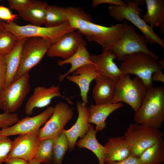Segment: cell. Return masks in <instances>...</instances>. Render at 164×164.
<instances>
[{"label": "cell", "instance_id": "obj_1", "mask_svg": "<svg viewBox=\"0 0 164 164\" xmlns=\"http://www.w3.org/2000/svg\"><path fill=\"white\" fill-rule=\"evenodd\" d=\"M135 122L159 129L164 121L163 86L147 89L146 94L140 107L135 112Z\"/></svg>", "mask_w": 164, "mask_h": 164}, {"label": "cell", "instance_id": "obj_2", "mask_svg": "<svg viewBox=\"0 0 164 164\" xmlns=\"http://www.w3.org/2000/svg\"><path fill=\"white\" fill-rule=\"evenodd\" d=\"M0 23L3 29L12 33L17 41L23 38L37 37L44 39L51 44L64 34L76 30L68 22L53 27H42L31 24L21 26L14 22H4L1 20Z\"/></svg>", "mask_w": 164, "mask_h": 164}, {"label": "cell", "instance_id": "obj_3", "mask_svg": "<svg viewBox=\"0 0 164 164\" xmlns=\"http://www.w3.org/2000/svg\"><path fill=\"white\" fill-rule=\"evenodd\" d=\"M119 68L121 76L130 74L136 75L146 89L153 86L152 74L163 69L152 56L142 52L127 56L121 61Z\"/></svg>", "mask_w": 164, "mask_h": 164}, {"label": "cell", "instance_id": "obj_4", "mask_svg": "<svg viewBox=\"0 0 164 164\" xmlns=\"http://www.w3.org/2000/svg\"><path fill=\"white\" fill-rule=\"evenodd\" d=\"M127 6L110 5L108 9L110 15L117 21L120 22L126 19L133 24L142 32L148 43H157L164 48V40L159 37L149 26L140 16L141 10L135 3L125 0Z\"/></svg>", "mask_w": 164, "mask_h": 164}, {"label": "cell", "instance_id": "obj_5", "mask_svg": "<svg viewBox=\"0 0 164 164\" xmlns=\"http://www.w3.org/2000/svg\"><path fill=\"white\" fill-rule=\"evenodd\" d=\"M115 82V94L111 103L124 102L136 111L146 93L147 89L142 80L137 77L132 79L129 74H126L120 76Z\"/></svg>", "mask_w": 164, "mask_h": 164}, {"label": "cell", "instance_id": "obj_6", "mask_svg": "<svg viewBox=\"0 0 164 164\" xmlns=\"http://www.w3.org/2000/svg\"><path fill=\"white\" fill-rule=\"evenodd\" d=\"M163 135L159 129L135 122L129 125L124 136L131 155L139 157L146 149L163 138Z\"/></svg>", "mask_w": 164, "mask_h": 164}, {"label": "cell", "instance_id": "obj_7", "mask_svg": "<svg viewBox=\"0 0 164 164\" xmlns=\"http://www.w3.org/2000/svg\"><path fill=\"white\" fill-rule=\"evenodd\" d=\"M123 29L121 38L107 50L114 53L119 61L134 53L142 52L152 56L157 62L158 56L147 47L145 37L136 32L133 26L126 23H123Z\"/></svg>", "mask_w": 164, "mask_h": 164}, {"label": "cell", "instance_id": "obj_8", "mask_svg": "<svg viewBox=\"0 0 164 164\" xmlns=\"http://www.w3.org/2000/svg\"><path fill=\"white\" fill-rule=\"evenodd\" d=\"M50 44L42 38H26L22 49L20 65L14 80L29 73L38 64L46 54Z\"/></svg>", "mask_w": 164, "mask_h": 164}, {"label": "cell", "instance_id": "obj_9", "mask_svg": "<svg viewBox=\"0 0 164 164\" xmlns=\"http://www.w3.org/2000/svg\"><path fill=\"white\" fill-rule=\"evenodd\" d=\"M29 73L14 79L0 91V109L14 113L21 106L30 90Z\"/></svg>", "mask_w": 164, "mask_h": 164}, {"label": "cell", "instance_id": "obj_10", "mask_svg": "<svg viewBox=\"0 0 164 164\" xmlns=\"http://www.w3.org/2000/svg\"><path fill=\"white\" fill-rule=\"evenodd\" d=\"M54 107L52 115L39 131L41 140L55 138L73 117V110L67 104L60 102L56 103Z\"/></svg>", "mask_w": 164, "mask_h": 164}, {"label": "cell", "instance_id": "obj_11", "mask_svg": "<svg viewBox=\"0 0 164 164\" xmlns=\"http://www.w3.org/2000/svg\"><path fill=\"white\" fill-rule=\"evenodd\" d=\"M54 107H48L39 114L33 116H28L19 120L11 126L0 130V135L7 136L28 134L38 131L40 127L49 119L53 114Z\"/></svg>", "mask_w": 164, "mask_h": 164}, {"label": "cell", "instance_id": "obj_12", "mask_svg": "<svg viewBox=\"0 0 164 164\" xmlns=\"http://www.w3.org/2000/svg\"><path fill=\"white\" fill-rule=\"evenodd\" d=\"M39 130L19 135L15 138L12 141L11 149L6 159L17 158L28 162L32 159L41 141L39 136Z\"/></svg>", "mask_w": 164, "mask_h": 164}, {"label": "cell", "instance_id": "obj_13", "mask_svg": "<svg viewBox=\"0 0 164 164\" xmlns=\"http://www.w3.org/2000/svg\"><path fill=\"white\" fill-rule=\"evenodd\" d=\"M84 41L82 35L73 31L66 33L50 44L46 54L65 60L72 56L80 44Z\"/></svg>", "mask_w": 164, "mask_h": 164}, {"label": "cell", "instance_id": "obj_14", "mask_svg": "<svg viewBox=\"0 0 164 164\" xmlns=\"http://www.w3.org/2000/svg\"><path fill=\"white\" fill-rule=\"evenodd\" d=\"M89 31L92 41L100 45L103 50H107L121 38L123 24H118L106 27L88 22Z\"/></svg>", "mask_w": 164, "mask_h": 164}, {"label": "cell", "instance_id": "obj_15", "mask_svg": "<svg viewBox=\"0 0 164 164\" xmlns=\"http://www.w3.org/2000/svg\"><path fill=\"white\" fill-rule=\"evenodd\" d=\"M56 97L64 98L70 103H73L69 99L62 95L59 87L54 84L49 88L41 86L36 87L32 95L27 100L25 107L26 114L31 115L35 108H42L48 106L52 99Z\"/></svg>", "mask_w": 164, "mask_h": 164}, {"label": "cell", "instance_id": "obj_16", "mask_svg": "<svg viewBox=\"0 0 164 164\" xmlns=\"http://www.w3.org/2000/svg\"><path fill=\"white\" fill-rule=\"evenodd\" d=\"M76 105L78 115L75 123L69 129H63L62 132L68 138L70 151L74 149L78 138L84 137L92 125L88 122L89 113L87 105L78 101Z\"/></svg>", "mask_w": 164, "mask_h": 164}, {"label": "cell", "instance_id": "obj_17", "mask_svg": "<svg viewBox=\"0 0 164 164\" xmlns=\"http://www.w3.org/2000/svg\"><path fill=\"white\" fill-rule=\"evenodd\" d=\"M100 75L94 65L88 64L81 67L66 78L69 81L76 84L80 91V95L83 103H88L87 94L91 82Z\"/></svg>", "mask_w": 164, "mask_h": 164}, {"label": "cell", "instance_id": "obj_18", "mask_svg": "<svg viewBox=\"0 0 164 164\" xmlns=\"http://www.w3.org/2000/svg\"><path fill=\"white\" fill-rule=\"evenodd\" d=\"M117 56L110 50H103L97 54H90V59L101 76L110 78L115 81L121 76L119 68L114 61Z\"/></svg>", "mask_w": 164, "mask_h": 164}, {"label": "cell", "instance_id": "obj_19", "mask_svg": "<svg viewBox=\"0 0 164 164\" xmlns=\"http://www.w3.org/2000/svg\"><path fill=\"white\" fill-rule=\"evenodd\" d=\"M130 155L129 148L124 136L110 137L104 145L105 163L121 161Z\"/></svg>", "mask_w": 164, "mask_h": 164}, {"label": "cell", "instance_id": "obj_20", "mask_svg": "<svg viewBox=\"0 0 164 164\" xmlns=\"http://www.w3.org/2000/svg\"><path fill=\"white\" fill-rule=\"evenodd\" d=\"M123 106L122 102L97 105L91 104L88 108L89 113L88 122L96 125L95 130L97 132L102 131L106 127L105 120L108 116Z\"/></svg>", "mask_w": 164, "mask_h": 164}, {"label": "cell", "instance_id": "obj_21", "mask_svg": "<svg viewBox=\"0 0 164 164\" xmlns=\"http://www.w3.org/2000/svg\"><path fill=\"white\" fill-rule=\"evenodd\" d=\"M63 9L71 26L78 30V32L84 36L88 41H92L88 26V22L92 21L90 15L78 7L70 6L63 8Z\"/></svg>", "mask_w": 164, "mask_h": 164}, {"label": "cell", "instance_id": "obj_22", "mask_svg": "<svg viewBox=\"0 0 164 164\" xmlns=\"http://www.w3.org/2000/svg\"><path fill=\"white\" fill-rule=\"evenodd\" d=\"M94 80L96 84L93 89L92 97L95 104L111 103L115 94V81L103 76H99Z\"/></svg>", "mask_w": 164, "mask_h": 164}, {"label": "cell", "instance_id": "obj_23", "mask_svg": "<svg viewBox=\"0 0 164 164\" xmlns=\"http://www.w3.org/2000/svg\"><path fill=\"white\" fill-rule=\"evenodd\" d=\"M147 12L142 19L152 29L159 28L161 34L164 32V0H145Z\"/></svg>", "mask_w": 164, "mask_h": 164}, {"label": "cell", "instance_id": "obj_24", "mask_svg": "<svg viewBox=\"0 0 164 164\" xmlns=\"http://www.w3.org/2000/svg\"><path fill=\"white\" fill-rule=\"evenodd\" d=\"M67 63L71 64V67L66 73L60 75L58 79L60 82L63 81L67 76L79 68L88 64L94 65L90 60V54L86 47L84 41L80 44L77 51L72 56L67 59L60 60L57 63L60 66Z\"/></svg>", "mask_w": 164, "mask_h": 164}, {"label": "cell", "instance_id": "obj_25", "mask_svg": "<svg viewBox=\"0 0 164 164\" xmlns=\"http://www.w3.org/2000/svg\"><path fill=\"white\" fill-rule=\"evenodd\" d=\"M26 39L18 40L12 50L3 55L6 67L5 80L4 88L14 80L20 65L22 49Z\"/></svg>", "mask_w": 164, "mask_h": 164}, {"label": "cell", "instance_id": "obj_26", "mask_svg": "<svg viewBox=\"0 0 164 164\" xmlns=\"http://www.w3.org/2000/svg\"><path fill=\"white\" fill-rule=\"evenodd\" d=\"M48 5L45 2L33 1L30 4L18 11L23 19L31 25L41 26L44 24Z\"/></svg>", "mask_w": 164, "mask_h": 164}, {"label": "cell", "instance_id": "obj_27", "mask_svg": "<svg viewBox=\"0 0 164 164\" xmlns=\"http://www.w3.org/2000/svg\"><path fill=\"white\" fill-rule=\"evenodd\" d=\"M97 132L91 125L84 136L76 143L79 148H86L91 151L96 156L99 164H105L104 156V146L97 141L96 135Z\"/></svg>", "mask_w": 164, "mask_h": 164}, {"label": "cell", "instance_id": "obj_28", "mask_svg": "<svg viewBox=\"0 0 164 164\" xmlns=\"http://www.w3.org/2000/svg\"><path fill=\"white\" fill-rule=\"evenodd\" d=\"M143 164H162L164 162L163 138L146 149L139 157Z\"/></svg>", "mask_w": 164, "mask_h": 164}, {"label": "cell", "instance_id": "obj_29", "mask_svg": "<svg viewBox=\"0 0 164 164\" xmlns=\"http://www.w3.org/2000/svg\"><path fill=\"white\" fill-rule=\"evenodd\" d=\"M67 22V18L63 8L48 5L44 22L45 27L57 26Z\"/></svg>", "mask_w": 164, "mask_h": 164}, {"label": "cell", "instance_id": "obj_30", "mask_svg": "<svg viewBox=\"0 0 164 164\" xmlns=\"http://www.w3.org/2000/svg\"><path fill=\"white\" fill-rule=\"evenodd\" d=\"M69 142L66 135L61 132L54 138L53 146L52 164H62L67 151Z\"/></svg>", "mask_w": 164, "mask_h": 164}, {"label": "cell", "instance_id": "obj_31", "mask_svg": "<svg viewBox=\"0 0 164 164\" xmlns=\"http://www.w3.org/2000/svg\"><path fill=\"white\" fill-rule=\"evenodd\" d=\"M54 138L41 140L34 155V158L41 163H53V146Z\"/></svg>", "mask_w": 164, "mask_h": 164}, {"label": "cell", "instance_id": "obj_32", "mask_svg": "<svg viewBox=\"0 0 164 164\" xmlns=\"http://www.w3.org/2000/svg\"><path fill=\"white\" fill-rule=\"evenodd\" d=\"M14 35L11 32L5 30L0 32V54H6L14 48L16 43Z\"/></svg>", "mask_w": 164, "mask_h": 164}, {"label": "cell", "instance_id": "obj_33", "mask_svg": "<svg viewBox=\"0 0 164 164\" xmlns=\"http://www.w3.org/2000/svg\"><path fill=\"white\" fill-rule=\"evenodd\" d=\"M12 141L8 137L0 135V164L5 162L11 149Z\"/></svg>", "mask_w": 164, "mask_h": 164}, {"label": "cell", "instance_id": "obj_34", "mask_svg": "<svg viewBox=\"0 0 164 164\" xmlns=\"http://www.w3.org/2000/svg\"><path fill=\"white\" fill-rule=\"evenodd\" d=\"M17 113H8L4 112L0 114V128H7L15 124L19 120Z\"/></svg>", "mask_w": 164, "mask_h": 164}, {"label": "cell", "instance_id": "obj_35", "mask_svg": "<svg viewBox=\"0 0 164 164\" xmlns=\"http://www.w3.org/2000/svg\"><path fill=\"white\" fill-rule=\"evenodd\" d=\"M18 18V15L13 14L8 8L0 5V20L7 21L6 22H13Z\"/></svg>", "mask_w": 164, "mask_h": 164}, {"label": "cell", "instance_id": "obj_36", "mask_svg": "<svg viewBox=\"0 0 164 164\" xmlns=\"http://www.w3.org/2000/svg\"><path fill=\"white\" fill-rule=\"evenodd\" d=\"M10 8L18 12L24 9L33 1L32 0H8Z\"/></svg>", "mask_w": 164, "mask_h": 164}, {"label": "cell", "instance_id": "obj_37", "mask_svg": "<svg viewBox=\"0 0 164 164\" xmlns=\"http://www.w3.org/2000/svg\"><path fill=\"white\" fill-rule=\"evenodd\" d=\"M104 4H109L110 5L116 6H127V4L121 0H93L92 5L94 7H96L98 5Z\"/></svg>", "mask_w": 164, "mask_h": 164}, {"label": "cell", "instance_id": "obj_38", "mask_svg": "<svg viewBox=\"0 0 164 164\" xmlns=\"http://www.w3.org/2000/svg\"><path fill=\"white\" fill-rule=\"evenodd\" d=\"M6 67L4 56L0 54V91L4 88L6 77Z\"/></svg>", "mask_w": 164, "mask_h": 164}, {"label": "cell", "instance_id": "obj_39", "mask_svg": "<svg viewBox=\"0 0 164 164\" xmlns=\"http://www.w3.org/2000/svg\"><path fill=\"white\" fill-rule=\"evenodd\" d=\"M106 164H143L139 157L130 155L121 161L114 162Z\"/></svg>", "mask_w": 164, "mask_h": 164}, {"label": "cell", "instance_id": "obj_40", "mask_svg": "<svg viewBox=\"0 0 164 164\" xmlns=\"http://www.w3.org/2000/svg\"><path fill=\"white\" fill-rule=\"evenodd\" d=\"M5 162L6 164H29V162L22 159L12 158L6 159Z\"/></svg>", "mask_w": 164, "mask_h": 164}, {"label": "cell", "instance_id": "obj_41", "mask_svg": "<svg viewBox=\"0 0 164 164\" xmlns=\"http://www.w3.org/2000/svg\"><path fill=\"white\" fill-rule=\"evenodd\" d=\"M152 81L164 82V75L162 70H159L154 72L152 77Z\"/></svg>", "mask_w": 164, "mask_h": 164}, {"label": "cell", "instance_id": "obj_42", "mask_svg": "<svg viewBox=\"0 0 164 164\" xmlns=\"http://www.w3.org/2000/svg\"><path fill=\"white\" fill-rule=\"evenodd\" d=\"M29 164H40L41 163L38 160L33 159L29 162Z\"/></svg>", "mask_w": 164, "mask_h": 164}, {"label": "cell", "instance_id": "obj_43", "mask_svg": "<svg viewBox=\"0 0 164 164\" xmlns=\"http://www.w3.org/2000/svg\"><path fill=\"white\" fill-rule=\"evenodd\" d=\"M157 63H158L163 68H164V59L162 57L160 60H158Z\"/></svg>", "mask_w": 164, "mask_h": 164}, {"label": "cell", "instance_id": "obj_44", "mask_svg": "<svg viewBox=\"0 0 164 164\" xmlns=\"http://www.w3.org/2000/svg\"><path fill=\"white\" fill-rule=\"evenodd\" d=\"M0 21H1V20H0V32L3 30Z\"/></svg>", "mask_w": 164, "mask_h": 164}, {"label": "cell", "instance_id": "obj_45", "mask_svg": "<svg viewBox=\"0 0 164 164\" xmlns=\"http://www.w3.org/2000/svg\"><path fill=\"white\" fill-rule=\"evenodd\" d=\"M1 0H0V2H1Z\"/></svg>", "mask_w": 164, "mask_h": 164}]
</instances>
